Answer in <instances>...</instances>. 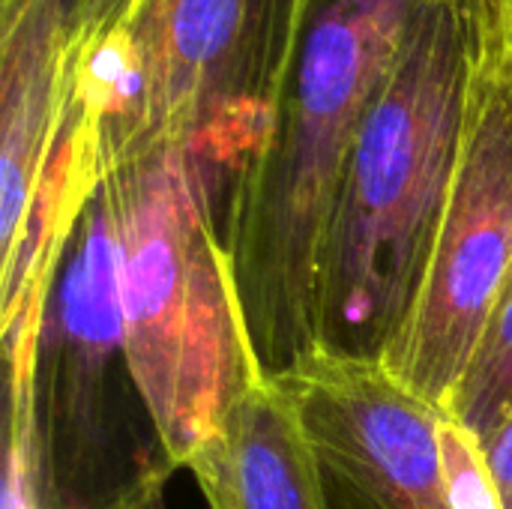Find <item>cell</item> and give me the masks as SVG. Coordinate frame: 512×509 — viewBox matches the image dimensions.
<instances>
[{"instance_id": "obj_1", "label": "cell", "mask_w": 512, "mask_h": 509, "mask_svg": "<svg viewBox=\"0 0 512 509\" xmlns=\"http://www.w3.org/2000/svg\"><path fill=\"white\" fill-rule=\"evenodd\" d=\"M417 0H306L267 141L225 204V252L264 375L318 351L327 228L360 126L402 51Z\"/></svg>"}, {"instance_id": "obj_2", "label": "cell", "mask_w": 512, "mask_h": 509, "mask_svg": "<svg viewBox=\"0 0 512 509\" xmlns=\"http://www.w3.org/2000/svg\"><path fill=\"white\" fill-rule=\"evenodd\" d=\"M492 0H417L345 165L324 240L315 354L384 363L447 207Z\"/></svg>"}, {"instance_id": "obj_3", "label": "cell", "mask_w": 512, "mask_h": 509, "mask_svg": "<svg viewBox=\"0 0 512 509\" xmlns=\"http://www.w3.org/2000/svg\"><path fill=\"white\" fill-rule=\"evenodd\" d=\"M306 0H75L66 126L105 165L195 144L237 183L270 135Z\"/></svg>"}, {"instance_id": "obj_4", "label": "cell", "mask_w": 512, "mask_h": 509, "mask_svg": "<svg viewBox=\"0 0 512 509\" xmlns=\"http://www.w3.org/2000/svg\"><path fill=\"white\" fill-rule=\"evenodd\" d=\"M102 174L117 225L126 351L177 474L264 378L216 228V201L225 195L228 204L234 177L195 144H156Z\"/></svg>"}, {"instance_id": "obj_5", "label": "cell", "mask_w": 512, "mask_h": 509, "mask_svg": "<svg viewBox=\"0 0 512 509\" xmlns=\"http://www.w3.org/2000/svg\"><path fill=\"white\" fill-rule=\"evenodd\" d=\"M6 465L30 477L36 509H126L174 477L126 351L105 174L51 270L24 432L6 438Z\"/></svg>"}, {"instance_id": "obj_6", "label": "cell", "mask_w": 512, "mask_h": 509, "mask_svg": "<svg viewBox=\"0 0 512 509\" xmlns=\"http://www.w3.org/2000/svg\"><path fill=\"white\" fill-rule=\"evenodd\" d=\"M512 291V30L492 0L462 147L417 303L384 366L450 414L468 363Z\"/></svg>"}, {"instance_id": "obj_7", "label": "cell", "mask_w": 512, "mask_h": 509, "mask_svg": "<svg viewBox=\"0 0 512 509\" xmlns=\"http://www.w3.org/2000/svg\"><path fill=\"white\" fill-rule=\"evenodd\" d=\"M291 396L330 509H453L441 423L384 363L312 354L270 375Z\"/></svg>"}, {"instance_id": "obj_8", "label": "cell", "mask_w": 512, "mask_h": 509, "mask_svg": "<svg viewBox=\"0 0 512 509\" xmlns=\"http://www.w3.org/2000/svg\"><path fill=\"white\" fill-rule=\"evenodd\" d=\"M75 0H3L0 39V264L18 252L72 96Z\"/></svg>"}, {"instance_id": "obj_9", "label": "cell", "mask_w": 512, "mask_h": 509, "mask_svg": "<svg viewBox=\"0 0 512 509\" xmlns=\"http://www.w3.org/2000/svg\"><path fill=\"white\" fill-rule=\"evenodd\" d=\"M186 471L207 509H330L297 408L270 375L228 408Z\"/></svg>"}, {"instance_id": "obj_10", "label": "cell", "mask_w": 512, "mask_h": 509, "mask_svg": "<svg viewBox=\"0 0 512 509\" xmlns=\"http://www.w3.org/2000/svg\"><path fill=\"white\" fill-rule=\"evenodd\" d=\"M447 417L480 447L512 423V291L489 321Z\"/></svg>"}, {"instance_id": "obj_11", "label": "cell", "mask_w": 512, "mask_h": 509, "mask_svg": "<svg viewBox=\"0 0 512 509\" xmlns=\"http://www.w3.org/2000/svg\"><path fill=\"white\" fill-rule=\"evenodd\" d=\"M441 447L453 509H501L483 447L453 417L441 423Z\"/></svg>"}, {"instance_id": "obj_12", "label": "cell", "mask_w": 512, "mask_h": 509, "mask_svg": "<svg viewBox=\"0 0 512 509\" xmlns=\"http://www.w3.org/2000/svg\"><path fill=\"white\" fill-rule=\"evenodd\" d=\"M486 465L498 492L501 509H512V423H507L486 447Z\"/></svg>"}, {"instance_id": "obj_13", "label": "cell", "mask_w": 512, "mask_h": 509, "mask_svg": "<svg viewBox=\"0 0 512 509\" xmlns=\"http://www.w3.org/2000/svg\"><path fill=\"white\" fill-rule=\"evenodd\" d=\"M126 509H171L168 507V486H156V489L144 492L141 498H135Z\"/></svg>"}, {"instance_id": "obj_14", "label": "cell", "mask_w": 512, "mask_h": 509, "mask_svg": "<svg viewBox=\"0 0 512 509\" xmlns=\"http://www.w3.org/2000/svg\"><path fill=\"white\" fill-rule=\"evenodd\" d=\"M504 12H507V21H510V30H512V0H504Z\"/></svg>"}]
</instances>
